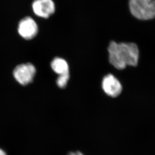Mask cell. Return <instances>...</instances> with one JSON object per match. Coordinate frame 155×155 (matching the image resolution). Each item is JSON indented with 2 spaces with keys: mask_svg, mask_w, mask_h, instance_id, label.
<instances>
[{
  "mask_svg": "<svg viewBox=\"0 0 155 155\" xmlns=\"http://www.w3.org/2000/svg\"><path fill=\"white\" fill-rule=\"evenodd\" d=\"M129 7L137 19L148 20L155 18V0H130Z\"/></svg>",
  "mask_w": 155,
  "mask_h": 155,
  "instance_id": "cell-2",
  "label": "cell"
},
{
  "mask_svg": "<svg viewBox=\"0 0 155 155\" xmlns=\"http://www.w3.org/2000/svg\"><path fill=\"white\" fill-rule=\"evenodd\" d=\"M32 9L37 16L48 18L55 12V6L52 0H34Z\"/></svg>",
  "mask_w": 155,
  "mask_h": 155,
  "instance_id": "cell-5",
  "label": "cell"
},
{
  "mask_svg": "<svg viewBox=\"0 0 155 155\" xmlns=\"http://www.w3.org/2000/svg\"><path fill=\"white\" fill-rule=\"evenodd\" d=\"M0 155H7L5 151H3V150L0 149Z\"/></svg>",
  "mask_w": 155,
  "mask_h": 155,
  "instance_id": "cell-10",
  "label": "cell"
},
{
  "mask_svg": "<svg viewBox=\"0 0 155 155\" xmlns=\"http://www.w3.org/2000/svg\"><path fill=\"white\" fill-rule=\"evenodd\" d=\"M108 51L110 63L117 69L121 70L127 65L136 66L138 65L139 51L135 43H117L111 41Z\"/></svg>",
  "mask_w": 155,
  "mask_h": 155,
  "instance_id": "cell-1",
  "label": "cell"
},
{
  "mask_svg": "<svg viewBox=\"0 0 155 155\" xmlns=\"http://www.w3.org/2000/svg\"><path fill=\"white\" fill-rule=\"evenodd\" d=\"M18 31L24 39H32L36 36L38 33V26L32 18L27 17L22 19L20 22Z\"/></svg>",
  "mask_w": 155,
  "mask_h": 155,
  "instance_id": "cell-4",
  "label": "cell"
},
{
  "mask_svg": "<svg viewBox=\"0 0 155 155\" xmlns=\"http://www.w3.org/2000/svg\"><path fill=\"white\" fill-rule=\"evenodd\" d=\"M51 66L53 70L59 75L69 73L68 62L61 58L57 57L54 58L51 63Z\"/></svg>",
  "mask_w": 155,
  "mask_h": 155,
  "instance_id": "cell-7",
  "label": "cell"
},
{
  "mask_svg": "<svg viewBox=\"0 0 155 155\" xmlns=\"http://www.w3.org/2000/svg\"><path fill=\"white\" fill-rule=\"evenodd\" d=\"M69 79V73L59 75L57 78L56 84L59 87L63 88L66 87Z\"/></svg>",
  "mask_w": 155,
  "mask_h": 155,
  "instance_id": "cell-8",
  "label": "cell"
},
{
  "mask_svg": "<svg viewBox=\"0 0 155 155\" xmlns=\"http://www.w3.org/2000/svg\"><path fill=\"white\" fill-rule=\"evenodd\" d=\"M68 155H84L80 152H71L69 154H68Z\"/></svg>",
  "mask_w": 155,
  "mask_h": 155,
  "instance_id": "cell-9",
  "label": "cell"
},
{
  "mask_svg": "<svg viewBox=\"0 0 155 155\" xmlns=\"http://www.w3.org/2000/svg\"><path fill=\"white\" fill-rule=\"evenodd\" d=\"M102 87L107 95L113 97L119 96L123 88L119 80L111 74L107 75L104 78Z\"/></svg>",
  "mask_w": 155,
  "mask_h": 155,
  "instance_id": "cell-6",
  "label": "cell"
},
{
  "mask_svg": "<svg viewBox=\"0 0 155 155\" xmlns=\"http://www.w3.org/2000/svg\"><path fill=\"white\" fill-rule=\"evenodd\" d=\"M36 72V68L32 64H22L15 68L13 71V75L19 84L26 85L32 81Z\"/></svg>",
  "mask_w": 155,
  "mask_h": 155,
  "instance_id": "cell-3",
  "label": "cell"
}]
</instances>
